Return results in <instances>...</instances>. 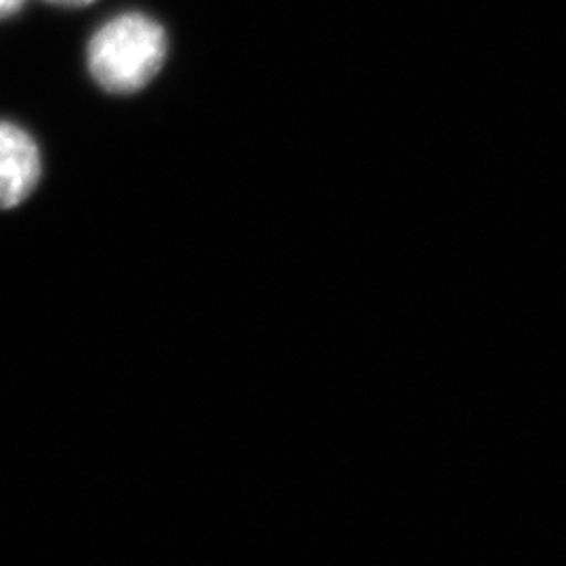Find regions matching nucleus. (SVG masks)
<instances>
[{
  "label": "nucleus",
  "instance_id": "obj_1",
  "mask_svg": "<svg viewBox=\"0 0 566 566\" xmlns=\"http://www.w3.org/2000/svg\"><path fill=\"white\" fill-rule=\"evenodd\" d=\"M166 55L168 34L163 23L142 11H126L93 34L86 65L105 93L133 95L160 74Z\"/></svg>",
  "mask_w": 566,
  "mask_h": 566
},
{
  "label": "nucleus",
  "instance_id": "obj_2",
  "mask_svg": "<svg viewBox=\"0 0 566 566\" xmlns=\"http://www.w3.org/2000/svg\"><path fill=\"white\" fill-rule=\"evenodd\" d=\"M42 177V156L34 137L9 120H0V210L25 202Z\"/></svg>",
  "mask_w": 566,
  "mask_h": 566
},
{
  "label": "nucleus",
  "instance_id": "obj_3",
  "mask_svg": "<svg viewBox=\"0 0 566 566\" xmlns=\"http://www.w3.org/2000/svg\"><path fill=\"white\" fill-rule=\"evenodd\" d=\"M23 4H25V0H0V20L13 18L15 13H20Z\"/></svg>",
  "mask_w": 566,
  "mask_h": 566
},
{
  "label": "nucleus",
  "instance_id": "obj_4",
  "mask_svg": "<svg viewBox=\"0 0 566 566\" xmlns=\"http://www.w3.org/2000/svg\"><path fill=\"white\" fill-rule=\"evenodd\" d=\"M46 2L57 4V7H65V9H82V7L93 4L95 0H46Z\"/></svg>",
  "mask_w": 566,
  "mask_h": 566
}]
</instances>
